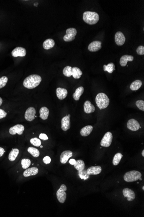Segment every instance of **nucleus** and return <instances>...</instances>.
<instances>
[{
  "instance_id": "1",
  "label": "nucleus",
  "mask_w": 144,
  "mask_h": 217,
  "mask_svg": "<svg viewBox=\"0 0 144 217\" xmlns=\"http://www.w3.org/2000/svg\"><path fill=\"white\" fill-rule=\"evenodd\" d=\"M42 77L38 75H30L24 79L23 86L28 89H33L38 86L42 81Z\"/></svg>"
},
{
  "instance_id": "2",
  "label": "nucleus",
  "mask_w": 144,
  "mask_h": 217,
  "mask_svg": "<svg viewBox=\"0 0 144 217\" xmlns=\"http://www.w3.org/2000/svg\"><path fill=\"white\" fill-rule=\"evenodd\" d=\"M83 20L89 25L96 24L99 20V16L95 12L85 11L83 14Z\"/></svg>"
},
{
  "instance_id": "3",
  "label": "nucleus",
  "mask_w": 144,
  "mask_h": 217,
  "mask_svg": "<svg viewBox=\"0 0 144 217\" xmlns=\"http://www.w3.org/2000/svg\"><path fill=\"white\" fill-rule=\"evenodd\" d=\"M95 102L98 108L100 109H103L108 107L110 103V100L105 94L100 93L97 95Z\"/></svg>"
},
{
  "instance_id": "4",
  "label": "nucleus",
  "mask_w": 144,
  "mask_h": 217,
  "mask_svg": "<svg viewBox=\"0 0 144 217\" xmlns=\"http://www.w3.org/2000/svg\"><path fill=\"white\" fill-rule=\"evenodd\" d=\"M142 174L139 171L133 170L126 173L124 178L126 182L130 183L139 180V178L142 177Z\"/></svg>"
},
{
  "instance_id": "5",
  "label": "nucleus",
  "mask_w": 144,
  "mask_h": 217,
  "mask_svg": "<svg viewBox=\"0 0 144 217\" xmlns=\"http://www.w3.org/2000/svg\"><path fill=\"white\" fill-rule=\"evenodd\" d=\"M67 190V187L64 184L61 185L60 188L56 192V195L57 200L61 203H64L66 198V191Z\"/></svg>"
},
{
  "instance_id": "6",
  "label": "nucleus",
  "mask_w": 144,
  "mask_h": 217,
  "mask_svg": "<svg viewBox=\"0 0 144 217\" xmlns=\"http://www.w3.org/2000/svg\"><path fill=\"white\" fill-rule=\"evenodd\" d=\"M77 34V31L74 28H70L66 30V34L64 36L65 42H71L74 40Z\"/></svg>"
},
{
  "instance_id": "7",
  "label": "nucleus",
  "mask_w": 144,
  "mask_h": 217,
  "mask_svg": "<svg viewBox=\"0 0 144 217\" xmlns=\"http://www.w3.org/2000/svg\"><path fill=\"white\" fill-rule=\"evenodd\" d=\"M113 135L110 132H107L105 134L101 142V145L104 147H108L112 144Z\"/></svg>"
},
{
  "instance_id": "8",
  "label": "nucleus",
  "mask_w": 144,
  "mask_h": 217,
  "mask_svg": "<svg viewBox=\"0 0 144 217\" xmlns=\"http://www.w3.org/2000/svg\"><path fill=\"white\" fill-rule=\"evenodd\" d=\"M24 130L25 128L23 125L20 124H17L10 128L9 133L11 135H15L17 133L19 135H21L23 133Z\"/></svg>"
},
{
  "instance_id": "9",
  "label": "nucleus",
  "mask_w": 144,
  "mask_h": 217,
  "mask_svg": "<svg viewBox=\"0 0 144 217\" xmlns=\"http://www.w3.org/2000/svg\"><path fill=\"white\" fill-rule=\"evenodd\" d=\"M36 111L33 107H31L28 108L25 113V120L28 121H32L35 119V116Z\"/></svg>"
},
{
  "instance_id": "10",
  "label": "nucleus",
  "mask_w": 144,
  "mask_h": 217,
  "mask_svg": "<svg viewBox=\"0 0 144 217\" xmlns=\"http://www.w3.org/2000/svg\"><path fill=\"white\" fill-rule=\"evenodd\" d=\"M127 128L133 131H136L140 128V124L137 121L134 119H131L128 121L127 123Z\"/></svg>"
},
{
  "instance_id": "11",
  "label": "nucleus",
  "mask_w": 144,
  "mask_h": 217,
  "mask_svg": "<svg viewBox=\"0 0 144 217\" xmlns=\"http://www.w3.org/2000/svg\"><path fill=\"white\" fill-rule=\"evenodd\" d=\"M71 115L69 114L67 116L64 117L61 120V128L63 131H66L71 128Z\"/></svg>"
},
{
  "instance_id": "12",
  "label": "nucleus",
  "mask_w": 144,
  "mask_h": 217,
  "mask_svg": "<svg viewBox=\"0 0 144 217\" xmlns=\"http://www.w3.org/2000/svg\"><path fill=\"white\" fill-rule=\"evenodd\" d=\"M123 195L127 198L128 201H133L136 198L135 193L132 189L128 188H125L123 189Z\"/></svg>"
},
{
  "instance_id": "13",
  "label": "nucleus",
  "mask_w": 144,
  "mask_h": 217,
  "mask_svg": "<svg viewBox=\"0 0 144 217\" xmlns=\"http://www.w3.org/2000/svg\"><path fill=\"white\" fill-rule=\"evenodd\" d=\"M12 56L14 57H24L26 55V50L25 49L22 47H17L14 49L11 53Z\"/></svg>"
},
{
  "instance_id": "14",
  "label": "nucleus",
  "mask_w": 144,
  "mask_h": 217,
  "mask_svg": "<svg viewBox=\"0 0 144 217\" xmlns=\"http://www.w3.org/2000/svg\"><path fill=\"white\" fill-rule=\"evenodd\" d=\"M126 41V37L121 32L118 31L115 35V41L116 44L119 46L123 45Z\"/></svg>"
},
{
  "instance_id": "15",
  "label": "nucleus",
  "mask_w": 144,
  "mask_h": 217,
  "mask_svg": "<svg viewBox=\"0 0 144 217\" xmlns=\"http://www.w3.org/2000/svg\"><path fill=\"white\" fill-rule=\"evenodd\" d=\"M102 42L100 41H94L88 45V49L91 52L98 51L102 48Z\"/></svg>"
},
{
  "instance_id": "16",
  "label": "nucleus",
  "mask_w": 144,
  "mask_h": 217,
  "mask_svg": "<svg viewBox=\"0 0 144 217\" xmlns=\"http://www.w3.org/2000/svg\"><path fill=\"white\" fill-rule=\"evenodd\" d=\"M73 156V152L71 151H65L63 152L60 156V161L62 164H66L68 160Z\"/></svg>"
},
{
  "instance_id": "17",
  "label": "nucleus",
  "mask_w": 144,
  "mask_h": 217,
  "mask_svg": "<svg viewBox=\"0 0 144 217\" xmlns=\"http://www.w3.org/2000/svg\"><path fill=\"white\" fill-rule=\"evenodd\" d=\"M102 171V167L99 166H91L86 170V173L88 175H96L100 174Z\"/></svg>"
},
{
  "instance_id": "18",
  "label": "nucleus",
  "mask_w": 144,
  "mask_h": 217,
  "mask_svg": "<svg viewBox=\"0 0 144 217\" xmlns=\"http://www.w3.org/2000/svg\"><path fill=\"white\" fill-rule=\"evenodd\" d=\"M56 96L60 100H63L67 96L68 91L66 89L58 88L56 91Z\"/></svg>"
},
{
  "instance_id": "19",
  "label": "nucleus",
  "mask_w": 144,
  "mask_h": 217,
  "mask_svg": "<svg viewBox=\"0 0 144 217\" xmlns=\"http://www.w3.org/2000/svg\"><path fill=\"white\" fill-rule=\"evenodd\" d=\"M39 173V169L36 167L27 168L23 173V176L28 177L29 176H35Z\"/></svg>"
},
{
  "instance_id": "20",
  "label": "nucleus",
  "mask_w": 144,
  "mask_h": 217,
  "mask_svg": "<svg viewBox=\"0 0 144 217\" xmlns=\"http://www.w3.org/2000/svg\"><path fill=\"white\" fill-rule=\"evenodd\" d=\"M133 59L134 57L133 56L125 55L123 56L120 58V65L122 66L125 67L126 66L128 61L132 62L133 60Z\"/></svg>"
},
{
  "instance_id": "21",
  "label": "nucleus",
  "mask_w": 144,
  "mask_h": 217,
  "mask_svg": "<svg viewBox=\"0 0 144 217\" xmlns=\"http://www.w3.org/2000/svg\"><path fill=\"white\" fill-rule=\"evenodd\" d=\"M84 110L86 113H90L95 111V107L89 101H86L84 104Z\"/></svg>"
},
{
  "instance_id": "22",
  "label": "nucleus",
  "mask_w": 144,
  "mask_h": 217,
  "mask_svg": "<svg viewBox=\"0 0 144 217\" xmlns=\"http://www.w3.org/2000/svg\"><path fill=\"white\" fill-rule=\"evenodd\" d=\"M92 126L91 125H87L83 128L80 131V134L83 137H87L88 136L92 131Z\"/></svg>"
},
{
  "instance_id": "23",
  "label": "nucleus",
  "mask_w": 144,
  "mask_h": 217,
  "mask_svg": "<svg viewBox=\"0 0 144 217\" xmlns=\"http://www.w3.org/2000/svg\"><path fill=\"white\" fill-rule=\"evenodd\" d=\"M40 117L42 119L45 120L48 119L49 114V111L46 107H43L40 109Z\"/></svg>"
},
{
  "instance_id": "24",
  "label": "nucleus",
  "mask_w": 144,
  "mask_h": 217,
  "mask_svg": "<svg viewBox=\"0 0 144 217\" xmlns=\"http://www.w3.org/2000/svg\"><path fill=\"white\" fill-rule=\"evenodd\" d=\"M55 44V42L53 39H48L44 42L43 46L44 49L48 50L54 47Z\"/></svg>"
},
{
  "instance_id": "25",
  "label": "nucleus",
  "mask_w": 144,
  "mask_h": 217,
  "mask_svg": "<svg viewBox=\"0 0 144 217\" xmlns=\"http://www.w3.org/2000/svg\"><path fill=\"white\" fill-rule=\"evenodd\" d=\"M84 91V89L83 87L81 86L78 88L76 90L75 92L73 95L74 99L76 101H78L80 100V97L83 95Z\"/></svg>"
},
{
  "instance_id": "26",
  "label": "nucleus",
  "mask_w": 144,
  "mask_h": 217,
  "mask_svg": "<svg viewBox=\"0 0 144 217\" xmlns=\"http://www.w3.org/2000/svg\"><path fill=\"white\" fill-rule=\"evenodd\" d=\"M82 75L83 72L81 71L80 68L76 67L72 68V76L74 78L79 79Z\"/></svg>"
},
{
  "instance_id": "27",
  "label": "nucleus",
  "mask_w": 144,
  "mask_h": 217,
  "mask_svg": "<svg viewBox=\"0 0 144 217\" xmlns=\"http://www.w3.org/2000/svg\"><path fill=\"white\" fill-rule=\"evenodd\" d=\"M74 168L78 171H82L84 170L85 165L84 162L81 160H77L73 165Z\"/></svg>"
},
{
  "instance_id": "28",
  "label": "nucleus",
  "mask_w": 144,
  "mask_h": 217,
  "mask_svg": "<svg viewBox=\"0 0 144 217\" xmlns=\"http://www.w3.org/2000/svg\"><path fill=\"white\" fill-rule=\"evenodd\" d=\"M142 86V82L141 80H136L134 81L130 85V88L131 90L137 91Z\"/></svg>"
},
{
  "instance_id": "29",
  "label": "nucleus",
  "mask_w": 144,
  "mask_h": 217,
  "mask_svg": "<svg viewBox=\"0 0 144 217\" xmlns=\"http://www.w3.org/2000/svg\"><path fill=\"white\" fill-rule=\"evenodd\" d=\"M19 153V151L18 149H13L9 154L8 158H9V161H15Z\"/></svg>"
},
{
  "instance_id": "30",
  "label": "nucleus",
  "mask_w": 144,
  "mask_h": 217,
  "mask_svg": "<svg viewBox=\"0 0 144 217\" xmlns=\"http://www.w3.org/2000/svg\"><path fill=\"white\" fill-rule=\"evenodd\" d=\"M103 67L104 71H107L109 73H112L114 70H115V66L113 63H109L107 65H104Z\"/></svg>"
},
{
  "instance_id": "31",
  "label": "nucleus",
  "mask_w": 144,
  "mask_h": 217,
  "mask_svg": "<svg viewBox=\"0 0 144 217\" xmlns=\"http://www.w3.org/2000/svg\"><path fill=\"white\" fill-rule=\"evenodd\" d=\"M28 152L32 155L33 157H38L40 155V152L39 150L35 147H30L28 148Z\"/></svg>"
},
{
  "instance_id": "32",
  "label": "nucleus",
  "mask_w": 144,
  "mask_h": 217,
  "mask_svg": "<svg viewBox=\"0 0 144 217\" xmlns=\"http://www.w3.org/2000/svg\"><path fill=\"white\" fill-rule=\"evenodd\" d=\"M123 156L121 153H118L116 154L113 158V164L114 165L117 166V165L119 164Z\"/></svg>"
},
{
  "instance_id": "33",
  "label": "nucleus",
  "mask_w": 144,
  "mask_h": 217,
  "mask_svg": "<svg viewBox=\"0 0 144 217\" xmlns=\"http://www.w3.org/2000/svg\"><path fill=\"white\" fill-rule=\"evenodd\" d=\"M64 75L67 77H70L72 76V67L71 66H67L64 69Z\"/></svg>"
},
{
  "instance_id": "34",
  "label": "nucleus",
  "mask_w": 144,
  "mask_h": 217,
  "mask_svg": "<svg viewBox=\"0 0 144 217\" xmlns=\"http://www.w3.org/2000/svg\"><path fill=\"white\" fill-rule=\"evenodd\" d=\"M31 162L29 159H23L22 160L21 165L23 169H26L29 168L30 166Z\"/></svg>"
},
{
  "instance_id": "35",
  "label": "nucleus",
  "mask_w": 144,
  "mask_h": 217,
  "mask_svg": "<svg viewBox=\"0 0 144 217\" xmlns=\"http://www.w3.org/2000/svg\"><path fill=\"white\" fill-rule=\"evenodd\" d=\"M8 81V78L7 77L4 76L0 78V89L4 87Z\"/></svg>"
},
{
  "instance_id": "36",
  "label": "nucleus",
  "mask_w": 144,
  "mask_h": 217,
  "mask_svg": "<svg viewBox=\"0 0 144 217\" xmlns=\"http://www.w3.org/2000/svg\"><path fill=\"white\" fill-rule=\"evenodd\" d=\"M30 143L33 145L35 146H38V147L40 146L41 145V141L36 137L32 138L30 140Z\"/></svg>"
},
{
  "instance_id": "37",
  "label": "nucleus",
  "mask_w": 144,
  "mask_h": 217,
  "mask_svg": "<svg viewBox=\"0 0 144 217\" xmlns=\"http://www.w3.org/2000/svg\"><path fill=\"white\" fill-rule=\"evenodd\" d=\"M137 107L140 110L144 111V101L143 100H138L136 103Z\"/></svg>"
},
{
  "instance_id": "38",
  "label": "nucleus",
  "mask_w": 144,
  "mask_h": 217,
  "mask_svg": "<svg viewBox=\"0 0 144 217\" xmlns=\"http://www.w3.org/2000/svg\"><path fill=\"white\" fill-rule=\"evenodd\" d=\"M136 52L139 55H143L144 54V46H138L136 49Z\"/></svg>"
},
{
  "instance_id": "39",
  "label": "nucleus",
  "mask_w": 144,
  "mask_h": 217,
  "mask_svg": "<svg viewBox=\"0 0 144 217\" xmlns=\"http://www.w3.org/2000/svg\"><path fill=\"white\" fill-rule=\"evenodd\" d=\"M43 161L44 163L46 164H48L50 163L51 162V159L49 156H46L43 158Z\"/></svg>"
},
{
  "instance_id": "40",
  "label": "nucleus",
  "mask_w": 144,
  "mask_h": 217,
  "mask_svg": "<svg viewBox=\"0 0 144 217\" xmlns=\"http://www.w3.org/2000/svg\"><path fill=\"white\" fill-rule=\"evenodd\" d=\"M7 112H5L3 110L0 109V119L5 118L7 116Z\"/></svg>"
},
{
  "instance_id": "41",
  "label": "nucleus",
  "mask_w": 144,
  "mask_h": 217,
  "mask_svg": "<svg viewBox=\"0 0 144 217\" xmlns=\"http://www.w3.org/2000/svg\"><path fill=\"white\" fill-rule=\"evenodd\" d=\"M39 137H40V139L43 140V141H47V140H48V136L45 133H41Z\"/></svg>"
},
{
  "instance_id": "42",
  "label": "nucleus",
  "mask_w": 144,
  "mask_h": 217,
  "mask_svg": "<svg viewBox=\"0 0 144 217\" xmlns=\"http://www.w3.org/2000/svg\"><path fill=\"white\" fill-rule=\"evenodd\" d=\"M5 152V150L4 149V148L0 147V157H1Z\"/></svg>"
},
{
  "instance_id": "43",
  "label": "nucleus",
  "mask_w": 144,
  "mask_h": 217,
  "mask_svg": "<svg viewBox=\"0 0 144 217\" xmlns=\"http://www.w3.org/2000/svg\"><path fill=\"white\" fill-rule=\"evenodd\" d=\"M76 161L75 159H71V160H70V161H69V163H70L71 164V165H73L74 164H75V163H76Z\"/></svg>"
},
{
  "instance_id": "44",
  "label": "nucleus",
  "mask_w": 144,
  "mask_h": 217,
  "mask_svg": "<svg viewBox=\"0 0 144 217\" xmlns=\"http://www.w3.org/2000/svg\"><path fill=\"white\" fill-rule=\"evenodd\" d=\"M3 103V100L2 99H1V98L0 97V106H1V105H2V104Z\"/></svg>"
},
{
  "instance_id": "45",
  "label": "nucleus",
  "mask_w": 144,
  "mask_h": 217,
  "mask_svg": "<svg viewBox=\"0 0 144 217\" xmlns=\"http://www.w3.org/2000/svg\"><path fill=\"white\" fill-rule=\"evenodd\" d=\"M142 156H144V150H143V151H142Z\"/></svg>"
},
{
  "instance_id": "46",
  "label": "nucleus",
  "mask_w": 144,
  "mask_h": 217,
  "mask_svg": "<svg viewBox=\"0 0 144 217\" xmlns=\"http://www.w3.org/2000/svg\"><path fill=\"white\" fill-rule=\"evenodd\" d=\"M139 180H142V178H141H141H139Z\"/></svg>"
},
{
  "instance_id": "47",
  "label": "nucleus",
  "mask_w": 144,
  "mask_h": 217,
  "mask_svg": "<svg viewBox=\"0 0 144 217\" xmlns=\"http://www.w3.org/2000/svg\"><path fill=\"white\" fill-rule=\"evenodd\" d=\"M143 190H144V186H143Z\"/></svg>"
},
{
  "instance_id": "48",
  "label": "nucleus",
  "mask_w": 144,
  "mask_h": 217,
  "mask_svg": "<svg viewBox=\"0 0 144 217\" xmlns=\"http://www.w3.org/2000/svg\"><path fill=\"white\" fill-rule=\"evenodd\" d=\"M40 147H41V148H42L43 147L42 146H40Z\"/></svg>"
},
{
  "instance_id": "49",
  "label": "nucleus",
  "mask_w": 144,
  "mask_h": 217,
  "mask_svg": "<svg viewBox=\"0 0 144 217\" xmlns=\"http://www.w3.org/2000/svg\"><path fill=\"white\" fill-rule=\"evenodd\" d=\"M37 116H35V118H37Z\"/></svg>"
}]
</instances>
